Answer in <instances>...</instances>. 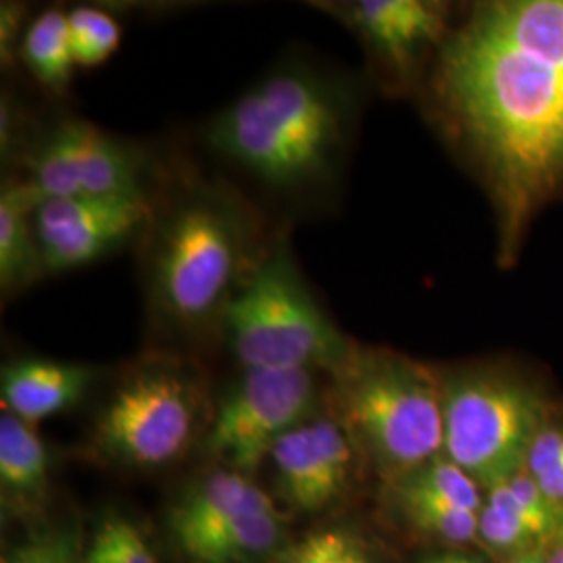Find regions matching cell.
Returning <instances> with one entry per match:
<instances>
[{"instance_id":"27","label":"cell","mask_w":563,"mask_h":563,"mask_svg":"<svg viewBox=\"0 0 563 563\" xmlns=\"http://www.w3.org/2000/svg\"><path fill=\"white\" fill-rule=\"evenodd\" d=\"M2 563H71L69 555L65 553L63 544H36L21 549L18 553L4 558Z\"/></svg>"},{"instance_id":"7","label":"cell","mask_w":563,"mask_h":563,"mask_svg":"<svg viewBox=\"0 0 563 563\" xmlns=\"http://www.w3.org/2000/svg\"><path fill=\"white\" fill-rule=\"evenodd\" d=\"M201 409V386L192 372L167 360L144 362L102 402L92 443L111 462L162 467L190 449Z\"/></svg>"},{"instance_id":"24","label":"cell","mask_w":563,"mask_h":563,"mask_svg":"<svg viewBox=\"0 0 563 563\" xmlns=\"http://www.w3.org/2000/svg\"><path fill=\"white\" fill-rule=\"evenodd\" d=\"M526 470L544 493L563 505V423L551 418L528 451Z\"/></svg>"},{"instance_id":"9","label":"cell","mask_w":563,"mask_h":563,"mask_svg":"<svg viewBox=\"0 0 563 563\" xmlns=\"http://www.w3.org/2000/svg\"><path fill=\"white\" fill-rule=\"evenodd\" d=\"M316 402V372L244 369L218 405L205 446L228 470L253 472L284 434L309 420Z\"/></svg>"},{"instance_id":"17","label":"cell","mask_w":563,"mask_h":563,"mask_svg":"<svg viewBox=\"0 0 563 563\" xmlns=\"http://www.w3.org/2000/svg\"><path fill=\"white\" fill-rule=\"evenodd\" d=\"M21 60L30 74L51 90H63L74 74L76 55L69 36L67 13L48 9L25 27L20 44Z\"/></svg>"},{"instance_id":"15","label":"cell","mask_w":563,"mask_h":563,"mask_svg":"<svg viewBox=\"0 0 563 563\" xmlns=\"http://www.w3.org/2000/svg\"><path fill=\"white\" fill-rule=\"evenodd\" d=\"M38 197L25 180L2 181L0 188V290L13 297L46 274L36 234Z\"/></svg>"},{"instance_id":"25","label":"cell","mask_w":563,"mask_h":563,"mask_svg":"<svg viewBox=\"0 0 563 563\" xmlns=\"http://www.w3.org/2000/svg\"><path fill=\"white\" fill-rule=\"evenodd\" d=\"M95 537L109 547L118 563H159L141 530L120 516H107L97 526Z\"/></svg>"},{"instance_id":"5","label":"cell","mask_w":563,"mask_h":563,"mask_svg":"<svg viewBox=\"0 0 563 563\" xmlns=\"http://www.w3.org/2000/svg\"><path fill=\"white\" fill-rule=\"evenodd\" d=\"M220 332L244 369L332 374L355 346L309 290L286 239L265 246Z\"/></svg>"},{"instance_id":"6","label":"cell","mask_w":563,"mask_h":563,"mask_svg":"<svg viewBox=\"0 0 563 563\" xmlns=\"http://www.w3.org/2000/svg\"><path fill=\"white\" fill-rule=\"evenodd\" d=\"M444 455L486 490L516 476L553 409L528 380L493 365L441 374Z\"/></svg>"},{"instance_id":"33","label":"cell","mask_w":563,"mask_h":563,"mask_svg":"<svg viewBox=\"0 0 563 563\" xmlns=\"http://www.w3.org/2000/svg\"><path fill=\"white\" fill-rule=\"evenodd\" d=\"M439 563H444V558H439Z\"/></svg>"},{"instance_id":"19","label":"cell","mask_w":563,"mask_h":563,"mask_svg":"<svg viewBox=\"0 0 563 563\" xmlns=\"http://www.w3.org/2000/svg\"><path fill=\"white\" fill-rule=\"evenodd\" d=\"M395 493L407 518L426 534L449 543H467L481 537V514L405 488H395Z\"/></svg>"},{"instance_id":"31","label":"cell","mask_w":563,"mask_h":563,"mask_svg":"<svg viewBox=\"0 0 563 563\" xmlns=\"http://www.w3.org/2000/svg\"><path fill=\"white\" fill-rule=\"evenodd\" d=\"M444 563H481L470 555H460V553H453V555H444Z\"/></svg>"},{"instance_id":"18","label":"cell","mask_w":563,"mask_h":563,"mask_svg":"<svg viewBox=\"0 0 563 563\" xmlns=\"http://www.w3.org/2000/svg\"><path fill=\"white\" fill-rule=\"evenodd\" d=\"M282 537L276 509L249 514L201 544L190 560L197 563H241L272 551Z\"/></svg>"},{"instance_id":"13","label":"cell","mask_w":563,"mask_h":563,"mask_svg":"<svg viewBox=\"0 0 563 563\" xmlns=\"http://www.w3.org/2000/svg\"><path fill=\"white\" fill-rule=\"evenodd\" d=\"M95 380L97 367L86 363L21 357L0 372L2 409L34 426L78 405Z\"/></svg>"},{"instance_id":"28","label":"cell","mask_w":563,"mask_h":563,"mask_svg":"<svg viewBox=\"0 0 563 563\" xmlns=\"http://www.w3.org/2000/svg\"><path fill=\"white\" fill-rule=\"evenodd\" d=\"M86 563H118V560L113 558L109 547L102 543L99 537H92L88 553H86Z\"/></svg>"},{"instance_id":"1","label":"cell","mask_w":563,"mask_h":563,"mask_svg":"<svg viewBox=\"0 0 563 563\" xmlns=\"http://www.w3.org/2000/svg\"><path fill=\"white\" fill-rule=\"evenodd\" d=\"M432 107L476 162L514 260L526 225L563 184V60L526 53L472 9L434 57Z\"/></svg>"},{"instance_id":"23","label":"cell","mask_w":563,"mask_h":563,"mask_svg":"<svg viewBox=\"0 0 563 563\" xmlns=\"http://www.w3.org/2000/svg\"><path fill=\"white\" fill-rule=\"evenodd\" d=\"M282 563H372L367 547L351 530H322L295 544Z\"/></svg>"},{"instance_id":"14","label":"cell","mask_w":563,"mask_h":563,"mask_svg":"<svg viewBox=\"0 0 563 563\" xmlns=\"http://www.w3.org/2000/svg\"><path fill=\"white\" fill-rule=\"evenodd\" d=\"M276 509L269 495L246 474L218 470L205 476L176 507L172 530L181 551L190 558L201 544L249 514Z\"/></svg>"},{"instance_id":"21","label":"cell","mask_w":563,"mask_h":563,"mask_svg":"<svg viewBox=\"0 0 563 563\" xmlns=\"http://www.w3.org/2000/svg\"><path fill=\"white\" fill-rule=\"evenodd\" d=\"M67 20L74 55L80 67H97L120 48L121 25L107 11L76 7L67 13Z\"/></svg>"},{"instance_id":"11","label":"cell","mask_w":563,"mask_h":563,"mask_svg":"<svg viewBox=\"0 0 563 563\" xmlns=\"http://www.w3.org/2000/svg\"><path fill=\"white\" fill-rule=\"evenodd\" d=\"M339 11L378 65L399 81L416 78L451 32L449 9L430 0H357Z\"/></svg>"},{"instance_id":"8","label":"cell","mask_w":563,"mask_h":563,"mask_svg":"<svg viewBox=\"0 0 563 563\" xmlns=\"http://www.w3.org/2000/svg\"><path fill=\"white\" fill-rule=\"evenodd\" d=\"M38 201L146 197L148 159L141 148L84 120L59 121L27 153Z\"/></svg>"},{"instance_id":"29","label":"cell","mask_w":563,"mask_h":563,"mask_svg":"<svg viewBox=\"0 0 563 563\" xmlns=\"http://www.w3.org/2000/svg\"><path fill=\"white\" fill-rule=\"evenodd\" d=\"M547 555H549V551H547V549H539V551L526 553V555L514 558V560H509V562L505 563H547Z\"/></svg>"},{"instance_id":"26","label":"cell","mask_w":563,"mask_h":563,"mask_svg":"<svg viewBox=\"0 0 563 563\" xmlns=\"http://www.w3.org/2000/svg\"><path fill=\"white\" fill-rule=\"evenodd\" d=\"M20 7L15 4H2V18H0V46H2V57L11 60L15 55V51H20L21 38L25 34V30H21Z\"/></svg>"},{"instance_id":"30","label":"cell","mask_w":563,"mask_h":563,"mask_svg":"<svg viewBox=\"0 0 563 563\" xmlns=\"http://www.w3.org/2000/svg\"><path fill=\"white\" fill-rule=\"evenodd\" d=\"M547 563H563V543L553 547L547 555Z\"/></svg>"},{"instance_id":"3","label":"cell","mask_w":563,"mask_h":563,"mask_svg":"<svg viewBox=\"0 0 563 563\" xmlns=\"http://www.w3.org/2000/svg\"><path fill=\"white\" fill-rule=\"evenodd\" d=\"M144 290L159 328L199 336L223 316L262 260L251 207L222 184L180 192L144 234Z\"/></svg>"},{"instance_id":"16","label":"cell","mask_w":563,"mask_h":563,"mask_svg":"<svg viewBox=\"0 0 563 563\" xmlns=\"http://www.w3.org/2000/svg\"><path fill=\"white\" fill-rule=\"evenodd\" d=\"M48 451L32 423L4 411L0 418V484L13 499L44 497L48 484Z\"/></svg>"},{"instance_id":"2","label":"cell","mask_w":563,"mask_h":563,"mask_svg":"<svg viewBox=\"0 0 563 563\" xmlns=\"http://www.w3.org/2000/svg\"><path fill=\"white\" fill-rule=\"evenodd\" d=\"M355 123L353 90L307 60H286L207 125V144L265 188L305 195L341 174Z\"/></svg>"},{"instance_id":"10","label":"cell","mask_w":563,"mask_h":563,"mask_svg":"<svg viewBox=\"0 0 563 563\" xmlns=\"http://www.w3.org/2000/svg\"><path fill=\"white\" fill-rule=\"evenodd\" d=\"M155 218L146 197L51 199L36 207V234L46 274L80 269L144 239Z\"/></svg>"},{"instance_id":"32","label":"cell","mask_w":563,"mask_h":563,"mask_svg":"<svg viewBox=\"0 0 563 563\" xmlns=\"http://www.w3.org/2000/svg\"><path fill=\"white\" fill-rule=\"evenodd\" d=\"M423 563H439V558H432V560H426Z\"/></svg>"},{"instance_id":"12","label":"cell","mask_w":563,"mask_h":563,"mask_svg":"<svg viewBox=\"0 0 563 563\" xmlns=\"http://www.w3.org/2000/svg\"><path fill=\"white\" fill-rule=\"evenodd\" d=\"M357 457V446L334 416L297 426L269 453L284 497L305 511H318L341 497Z\"/></svg>"},{"instance_id":"22","label":"cell","mask_w":563,"mask_h":563,"mask_svg":"<svg viewBox=\"0 0 563 563\" xmlns=\"http://www.w3.org/2000/svg\"><path fill=\"white\" fill-rule=\"evenodd\" d=\"M481 539L488 549H493L507 562L526 553L547 549L528 523L504 507L488 501H484L481 511Z\"/></svg>"},{"instance_id":"20","label":"cell","mask_w":563,"mask_h":563,"mask_svg":"<svg viewBox=\"0 0 563 563\" xmlns=\"http://www.w3.org/2000/svg\"><path fill=\"white\" fill-rule=\"evenodd\" d=\"M393 488H405L476 514H481L484 507L481 484L467 472H463L457 463L451 462L446 455L426 463L420 470L405 476L401 483L395 484Z\"/></svg>"},{"instance_id":"4","label":"cell","mask_w":563,"mask_h":563,"mask_svg":"<svg viewBox=\"0 0 563 563\" xmlns=\"http://www.w3.org/2000/svg\"><path fill=\"white\" fill-rule=\"evenodd\" d=\"M332 376V409L384 483L444 455L441 374L388 349L355 342Z\"/></svg>"}]
</instances>
